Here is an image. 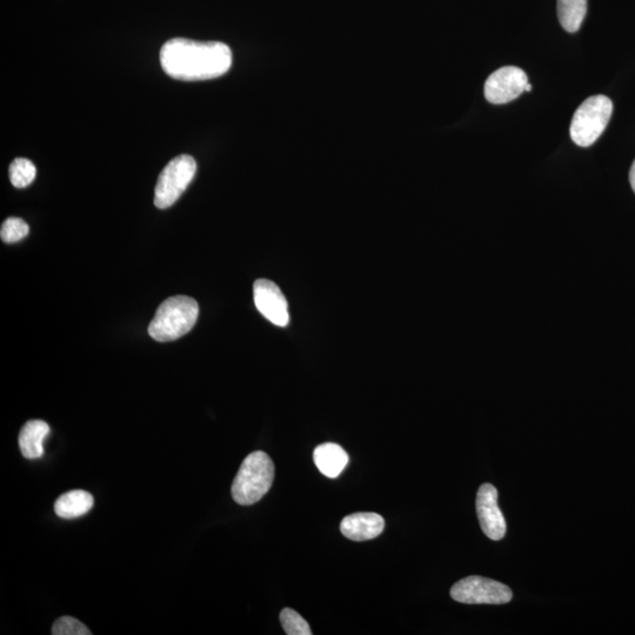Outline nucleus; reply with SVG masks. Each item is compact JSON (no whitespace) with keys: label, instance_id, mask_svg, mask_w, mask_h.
<instances>
[{"label":"nucleus","instance_id":"1","mask_svg":"<svg viewBox=\"0 0 635 635\" xmlns=\"http://www.w3.org/2000/svg\"><path fill=\"white\" fill-rule=\"evenodd\" d=\"M160 64L166 75L185 82L216 79L229 72L232 51L220 42H196L173 38L160 50Z\"/></svg>","mask_w":635,"mask_h":635},{"label":"nucleus","instance_id":"2","mask_svg":"<svg viewBox=\"0 0 635 635\" xmlns=\"http://www.w3.org/2000/svg\"><path fill=\"white\" fill-rule=\"evenodd\" d=\"M198 316L199 306L195 299L185 296L166 299L150 323V337L160 343L173 342L195 327Z\"/></svg>","mask_w":635,"mask_h":635},{"label":"nucleus","instance_id":"3","mask_svg":"<svg viewBox=\"0 0 635 635\" xmlns=\"http://www.w3.org/2000/svg\"><path fill=\"white\" fill-rule=\"evenodd\" d=\"M274 480V464L263 451L247 456L232 484V498L237 504L250 506L263 499Z\"/></svg>","mask_w":635,"mask_h":635},{"label":"nucleus","instance_id":"4","mask_svg":"<svg viewBox=\"0 0 635 635\" xmlns=\"http://www.w3.org/2000/svg\"><path fill=\"white\" fill-rule=\"evenodd\" d=\"M613 113L612 100L606 96H593L585 100L574 113L571 138L581 147H588L603 135Z\"/></svg>","mask_w":635,"mask_h":635},{"label":"nucleus","instance_id":"5","mask_svg":"<svg viewBox=\"0 0 635 635\" xmlns=\"http://www.w3.org/2000/svg\"><path fill=\"white\" fill-rule=\"evenodd\" d=\"M197 172V163L189 155L173 158L164 167L155 189V205L160 210L169 209L183 195Z\"/></svg>","mask_w":635,"mask_h":635},{"label":"nucleus","instance_id":"6","mask_svg":"<svg viewBox=\"0 0 635 635\" xmlns=\"http://www.w3.org/2000/svg\"><path fill=\"white\" fill-rule=\"evenodd\" d=\"M451 597L467 605H504L510 603V587L489 578L471 576L458 581L451 588Z\"/></svg>","mask_w":635,"mask_h":635},{"label":"nucleus","instance_id":"7","mask_svg":"<svg viewBox=\"0 0 635 635\" xmlns=\"http://www.w3.org/2000/svg\"><path fill=\"white\" fill-rule=\"evenodd\" d=\"M528 78L526 73L516 66H505L487 78L485 97L492 104H506L517 99L526 91Z\"/></svg>","mask_w":635,"mask_h":635},{"label":"nucleus","instance_id":"8","mask_svg":"<svg viewBox=\"0 0 635 635\" xmlns=\"http://www.w3.org/2000/svg\"><path fill=\"white\" fill-rule=\"evenodd\" d=\"M257 310L273 325L285 327L290 323L289 304L279 287L267 279H258L253 285Z\"/></svg>","mask_w":635,"mask_h":635},{"label":"nucleus","instance_id":"9","mask_svg":"<svg viewBox=\"0 0 635 635\" xmlns=\"http://www.w3.org/2000/svg\"><path fill=\"white\" fill-rule=\"evenodd\" d=\"M477 514L486 537L499 541L505 537L507 526L498 505V490L491 484L480 486L477 494Z\"/></svg>","mask_w":635,"mask_h":635},{"label":"nucleus","instance_id":"10","mask_svg":"<svg viewBox=\"0 0 635 635\" xmlns=\"http://www.w3.org/2000/svg\"><path fill=\"white\" fill-rule=\"evenodd\" d=\"M385 520L380 514L365 512L347 516L340 524V531L347 539L366 541L377 538L383 533Z\"/></svg>","mask_w":635,"mask_h":635},{"label":"nucleus","instance_id":"11","mask_svg":"<svg viewBox=\"0 0 635 635\" xmlns=\"http://www.w3.org/2000/svg\"><path fill=\"white\" fill-rule=\"evenodd\" d=\"M50 426L43 420H30L19 434V447L23 457L35 460L44 456V440L49 436Z\"/></svg>","mask_w":635,"mask_h":635},{"label":"nucleus","instance_id":"12","mask_svg":"<svg viewBox=\"0 0 635 635\" xmlns=\"http://www.w3.org/2000/svg\"><path fill=\"white\" fill-rule=\"evenodd\" d=\"M314 464L325 477L336 479L349 464V456L342 446L333 443L319 445L313 453Z\"/></svg>","mask_w":635,"mask_h":635},{"label":"nucleus","instance_id":"13","mask_svg":"<svg viewBox=\"0 0 635 635\" xmlns=\"http://www.w3.org/2000/svg\"><path fill=\"white\" fill-rule=\"evenodd\" d=\"M95 505L91 493L83 490L70 491L60 496L55 504V512L63 519H76L85 516Z\"/></svg>","mask_w":635,"mask_h":635},{"label":"nucleus","instance_id":"14","mask_svg":"<svg viewBox=\"0 0 635 635\" xmlns=\"http://www.w3.org/2000/svg\"><path fill=\"white\" fill-rule=\"evenodd\" d=\"M587 13V0H558V18L561 26L570 33L577 32Z\"/></svg>","mask_w":635,"mask_h":635},{"label":"nucleus","instance_id":"15","mask_svg":"<svg viewBox=\"0 0 635 635\" xmlns=\"http://www.w3.org/2000/svg\"><path fill=\"white\" fill-rule=\"evenodd\" d=\"M36 166L31 160L25 158H17L13 160L9 169L11 184L17 189H24L29 186L36 178Z\"/></svg>","mask_w":635,"mask_h":635},{"label":"nucleus","instance_id":"16","mask_svg":"<svg viewBox=\"0 0 635 635\" xmlns=\"http://www.w3.org/2000/svg\"><path fill=\"white\" fill-rule=\"evenodd\" d=\"M280 623L287 635H311L310 625L292 608H284L280 613Z\"/></svg>","mask_w":635,"mask_h":635},{"label":"nucleus","instance_id":"17","mask_svg":"<svg viewBox=\"0 0 635 635\" xmlns=\"http://www.w3.org/2000/svg\"><path fill=\"white\" fill-rule=\"evenodd\" d=\"M29 231V225L23 219L11 217L3 223L0 237L5 243H18L29 235Z\"/></svg>","mask_w":635,"mask_h":635},{"label":"nucleus","instance_id":"18","mask_svg":"<svg viewBox=\"0 0 635 635\" xmlns=\"http://www.w3.org/2000/svg\"><path fill=\"white\" fill-rule=\"evenodd\" d=\"M53 635H91L92 632L79 620L72 617L59 618L52 626Z\"/></svg>","mask_w":635,"mask_h":635},{"label":"nucleus","instance_id":"19","mask_svg":"<svg viewBox=\"0 0 635 635\" xmlns=\"http://www.w3.org/2000/svg\"><path fill=\"white\" fill-rule=\"evenodd\" d=\"M630 183H631L632 189H633V191L635 193V160H634V163H633V165L631 167V171H630Z\"/></svg>","mask_w":635,"mask_h":635},{"label":"nucleus","instance_id":"20","mask_svg":"<svg viewBox=\"0 0 635 635\" xmlns=\"http://www.w3.org/2000/svg\"><path fill=\"white\" fill-rule=\"evenodd\" d=\"M531 91H532V85L528 83L526 86V92H531Z\"/></svg>","mask_w":635,"mask_h":635}]
</instances>
